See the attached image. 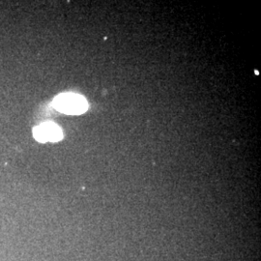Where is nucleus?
<instances>
[{"mask_svg": "<svg viewBox=\"0 0 261 261\" xmlns=\"http://www.w3.org/2000/svg\"><path fill=\"white\" fill-rule=\"evenodd\" d=\"M54 107L57 111L66 114H82L88 109V105L84 97L74 93L57 96L54 101Z\"/></svg>", "mask_w": 261, "mask_h": 261, "instance_id": "nucleus-1", "label": "nucleus"}, {"mask_svg": "<svg viewBox=\"0 0 261 261\" xmlns=\"http://www.w3.org/2000/svg\"><path fill=\"white\" fill-rule=\"evenodd\" d=\"M34 138L40 142H56L62 140L61 129L55 123H44L33 130Z\"/></svg>", "mask_w": 261, "mask_h": 261, "instance_id": "nucleus-2", "label": "nucleus"}]
</instances>
